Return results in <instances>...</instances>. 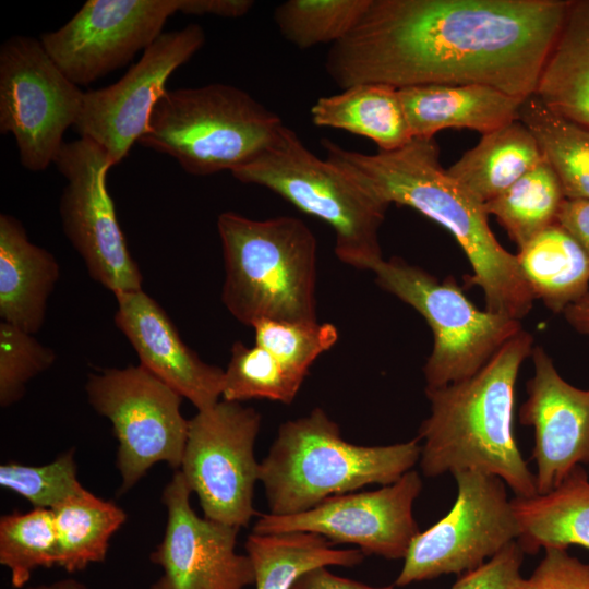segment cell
<instances>
[{"label":"cell","instance_id":"27","mask_svg":"<svg viewBox=\"0 0 589 589\" xmlns=\"http://www.w3.org/2000/svg\"><path fill=\"white\" fill-rule=\"evenodd\" d=\"M334 543L313 532L251 533L247 555L254 568L255 589H291L305 572L320 566L353 567L364 553L360 549H334Z\"/></svg>","mask_w":589,"mask_h":589},{"label":"cell","instance_id":"7","mask_svg":"<svg viewBox=\"0 0 589 589\" xmlns=\"http://www.w3.org/2000/svg\"><path fill=\"white\" fill-rule=\"evenodd\" d=\"M231 173L329 225L335 253L345 264L372 271L384 259L378 230L389 205L334 163L318 158L287 125L271 147Z\"/></svg>","mask_w":589,"mask_h":589},{"label":"cell","instance_id":"28","mask_svg":"<svg viewBox=\"0 0 589 589\" xmlns=\"http://www.w3.org/2000/svg\"><path fill=\"white\" fill-rule=\"evenodd\" d=\"M59 541L58 567L83 570L106 558L109 541L125 522V512L86 489L51 509Z\"/></svg>","mask_w":589,"mask_h":589},{"label":"cell","instance_id":"24","mask_svg":"<svg viewBox=\"0 0 589 589\" xmlns=\"http://www.w3.org/2000/svg\"><path fill=\"white\" fill-rule=\"evenodd\" d=\"M313 124L348 131L394 151L412 140L398 88L364 83L320 97L311 107Z\"/></svg>","mask_w":589,"mask_h":589},{"label":"cell","instance_id":"26","mask_svg":"<svg viewBox=\"0 0 589 589\" xmlns=\"http://www.w3.org/2000/svg\"><path fill=\"white\" fill-rule=\"evenodd\" d=\"M516 257L534 299L554 313H563L589 293L588 257L558 223L521 247Z\"/></svg>","mask_w":589,"mask_h":589},{"label":"cell","instance_id":"18","mask_svg":"<svg viewBox=\"0 0 589 589\" xmlns=\"http://www.w3.org/2000/svg\"><path fill=\"white\" fill-rule=\"evenodd\" d=\"M530 357L534 373L519 421L534 430L537 494H545L576 466H589V388L566 382L542 347H533Z\"/></svg>","mask_w":589,"mask_h":589},{"label":"cell","instance_id":"8","mask_svg":"<svg viewBox=\"0 0 589 589\" xmlns=\"http://www.w3.org/2000/svg\"><path fill=\"white\" fill-rule=\"evenodd\" d=\"M372 272L383 289L412 306L431 327L433 349L423 366L426 388L471 377L522 330L520 321L478 309L453 277L440 281L398 257L381 260Z\"/></svg>","mask_w":589,"mask_h":589},{"label":"cell","instance_id":"25","mask_svg":"<svg viewBox=\"0 0 589 589\" xmlns=\"http://www.w3.org/2000/svg\"><path fill=\"white\" fill-rule=\"evenodd\" d=\"M543 160L539 145L519 120L483 134L447 173L485 204Z\"/></svg>","mask_w":589,"mask_h":589},{"label":"cell","instance_id":"32","mask_svg":"<svg viewBox=\"0 0 589 589\" xmlns=\"http://www.w3.org/2000/svg\"><path fill=\"white\" fill-rule=\"evenodd\" d=\"M304 378L305 375L287 366L264 348L236 341L224 370L221 398L237 402L259 398L290 404Z\"/></svg>","mask_w":589,"mask_h":589},{"label":"cell","instance_id":"4","mask_svg":"<svg viewBox=\"0 0 589 589\" xmlns=\"http://www.w3.org/2000/svg\"><path fill=\"white\" fill-rule=\"evenodd\" d=\"M420 441L362 446L345 441L339 425L322 408L283 423L260 462L269 514L293 515L324 500L365 485H387L412 470Z\"/></svg>","mask_w":589,"mask_h":589},{"label":"cell","instance_id":"20","mask_svg":"<svg viewBox=\"0 0 589 589\" xmlns=\"http://www.w3.org/2000/svg\"><path fill=\"white\" fill-rule=\"evenodd\" d=\"M398 92L412 139H433L445 129L486 134L518 120L525 100L481 84H426Z\"/></svg>","mask_w":589,"mask_h":589},{"label":"cell","instance_id":"34","mask_svg":"<svg viewBox=\"0 0 589 589\" xmlns=\"http://www.w3.org/2000/svg\"><path fill=\"white\" fill-rule=\"evenodd\" d=\"M252 327L255 345L305 376L312 363L338 340L337 327L318 321L293 323L264 320Z\"/></svg>","mask_w":589,"mask_h":589},{"label":"cell","instance_id":"6","mask_svg":"<svg viewBox=\"0 0 589 589\" xmlns=\"http://www.w3.org/2000/svg\"><path fill=\"white\" fill-rule=\"evenodd\" d=\"M284 123L245 91L212 83L166 89L149 118L142 146L175 158L184 171H233L264 153Z\"/></svg>","mask_w":589,"mask_h":589},{"label":"cell","instance_id":"42","mask_svg":"<svg viewBox=\"0 0 589 589\" xmlns=\"http://www.w3.org/2000/svg\"><path fill=\"white\" fill-rule=\"evenodd\" d=\"M568 324L578 333L589 336V293L563 312Z\"/></svg>","mask_w":589,"mask_h":589},{"label":"cell","instance_id":"2","mask_svg":"<svg viewBox=\"0 0 589 589\" xmlns=\"http://www.w3.org/2000/svg\"><path fill=\"white\" fill-rule=\"evenodd\" d=\"M326 159L348 172L385 203L411 207L447 229L464 250L472 275L468 286L482 289L485 310L520 321L536 300L516 255L490 228L484 204L440 164L433 139L413 137L394 151L364 154L324 139Z\"/></svg>","mask_w":589,"mask_h":589},{"label":"cell","instance_id":"33","mask_svg":"<svg viewBox=\"0 0 589 589\" xmlns=\"http://www.w3.org/2000/svg\"><path fill=\"white\" fill-rule=\"evenodd\" d=\"M371 0H288L276 7L274 21L283 37L300 49L342 39Z\"/></svg>","mask_w":589,"mask_h":589},{"label":"cell","instance_id":"14","mask_svg":"<svg viewBox=\"0 0 589 589\" xmlns=\"http://www.w3.org/2000/svg\"><path fill=\"white\" fill-rule=\"evenodd\" d=\"M205 43L197 24L163 33L116 83L84 92L74 129L99 145L111 166L120 164L146 132L170 75Z\"/></svg>","mask_w":589,"mask_h":589},{"label":"cell","instance_id":"19","mask_svg":"<svg viewBox=\"0 0 589 589\" xmlns=\"http://www.w3.org/2000/svg\"><path fill=\"white\" fill-rule=\"evenodd\" d=\"M115 322L140 365L188 398L197 410L219 401L224 370L204 362L181 339L164 309L143 290L116 294Z\"/></svg>","mask_w":589,"mask_h":589},{"label":"cell","instance_id":"36","mask_svg":"<svg viewBox=\"0 0 589 589\" xmlns=\"http://www.w3.org/2000/svg\"><path fill=\"white\" fill-rule=\"evenodd\" d=\"M56 353L31 333L10 323H0V405L7 408L17 402L26 384L49 369Z\"/></svg>","mask_w":589,"mask_h":589},{"label":"cell","instance_id":"37","mask_svg":"<svg viewBox=\"0 0 589 589\" xmlns=\"http://www.w3.org/2000/svg\"><path fill=\"white\" fill-rule=\"evenodd\" d=\"M515 589H589V564L566 549H544L537 568L528 578L521 577Z\"/></svg>","mask_w":589,"mask_h":589},{"label":"cell","instance_id":"41","mask_svg":"<svg viewBox=\"0 0 589 589\" xmlns=\"http://www.w3.org/2000/svg\"><path fill=\"white\" fill-rule=\"evenodd\" d=\"M327 566H320L301 575L291 589H395L393 585L371 587L365 584L339 577L329 572Z\"/></svg>","mask_w":589,"mask_h":589},{"label":"cell","instance_id":"38","mask_svg":"<svg viewBox=\"0 0 589 589\" xmlns=\"http://www.w3.org/2000/svg\"><path fill=\"white\" fill-rule=\"evenodd\" d=\"M525 552L513 541L480 567L462 574L452 589H515Z\"/></svg>","mask_w":589,"mask_h":589},{"label":"cell","instance_id":"10","mask_svg":"<svg viewBox=\"0 0 589 589\" xmlns=\"http://www.w3.org/2000/svg\"><path fill=\"white\" fill-rule=\"evenodd\" d=\"M84 92L67 77L40 40L13 36L0 47V132L12 134L21 165L43 171L53 164L74 127Z\"/></svg>","mask_w":589,"mask_h":589},{"label":"cell","instance_id":"35","mask_svg":"<svg viewBox=\"0 0 589 589\" xmlns=\"http://www.w3.org/2000/svg\"><path fill=\"white\" fill-rule=\"evenodd\" d=\"M74 450L44 466L7 462L0 466V484L26 498L34 508L53 509L84 488L77 480Z\"/></svg>","mask_w":589,"mask_h":589},{"label":"cell","instance_id":"22","mask_svg":"<svg viewBox=\"0 0 589 589\" xmlns=\"http://www.w3.org/2000/svg\"><path fill=\"white\" fill-rule=\"evenodd\" d=\"M512 506L519 527L516 541L525 553L573 544L589 549V474L582 466L551 492L515 496Z\"/></svg>","mask_w":589,"mask_h":589},{"label":"cell","instance_id":"3","mask_svg":"<svg viewBox=\"0 0 589 589\" xmlns=\"http://www.w3.org/2000/svg\"><path fill=\"white\" fill-rule=\"evenodd\" d=\"M533 338L521 330L469 378L426 388L430 416L417 438L425 477L479 471L501 478L516 496L537 494L534 473L518 448L514 433L515 385Z\"/></svg>","mask_w":589,"mask_h":589},{"label":"cell","instance_id":"30","mask_svg":"<svg viewBox=\"0 0 589 589\" xmlns=\"http://www.w3.org/2000/svg\"><path fill=\"white\" fill-rule=\"evenodd\" d=\"M561 181L543 158L497 197L486 202L488 215H494L518 249L557 223L565 201Z\"/></svg>","mask_w":589,"mask_h":589},{"label":"cell","instance_id":"43","mask_svg":"<svg viewBox=\"0 0 589 589\" xmlns=\"http://www.w3.org/2000/svg\"><path fill=\"white\" fill-rule=\"evenodd\" d=\"M24 589H89L85 584L73 579L65 578L51 584H43L38 586L26 587Z\"/></svg>","mask_w":589,"mask_h":589},{"label":"cell","instance_id":"12","mask_svg":"<svg viewBox=\"0 0 589 589\" xmlns=\"http://www.w3.org/2000/svg\"><path fill=\"white\" fill-rule=\"evenodd\" d=\"M453 476L457 482L453 507L414 537L396 586L473 570L517 540L519 527L505 482L471 470Z\"/></svg>","mask_w":589,"mask_h":589},{"label":"cell","instance_id":"5","mask_svg":"<svg viewBox=\"0 0 589 589\" xmlns=\"http://www.w3.org/2000/svg\"><path fill=\"white\" fill-rule=\"evenodd\" d=\"M217 230L225 265L221 300L237 321L317 322L316 239L301 219L256 220L225 212Z\"/></svg>","mask_w":589,"mask_h":589},{"label":"cell","instance_id":"11","mask_svg":"<svg viewBox=\"0 0 589 589\" xmlns=\"http://www.w3.org/2000/svg\"><path fill=\"white\" fill-rule=\"evenodd\" d=\"M261 420L254 408L224 399L189 420L179 471L205 518L240 529L259 515L253 507L260 469L254 445Z\"/></svg>","mask_w":589,"mask_h":589},{"label":"cell","instance_id":"16","mask_svg":"<svg viewBox=\"0 0 589 589\" xmlns=\"http://www.w3.org/2000/svg\"><path fill=\"white\" fill-rule=\"evenodd\" d=\"M178 10L179 0H88L39 40L69 80L87 85L151 46Z\"/></svg>","mask_w":589,"mask_h":589},{"label":"cell","instance_id":"31","mask_svg":"<svg viewBox=\"0 0 589 589\" xmlns=\"http://www.w3.org/2000/svg\"><path fill=\"white\" fill-rule=\"evenodd\" d=\"M59 553L50 509L33 508L1 516L0 563L9 569L13 588H24L38 568L58 567Z\"/></svg>","mask_w":589,"mask_h":589},{"label":"cell","instance_id":"29","mask_svg":"<svg viewBox=\"0 0 589 589\" xmlns=\"http://www.w3.org/2000/svg\"><path fill=\"white\" fill-rule=\"evenodd\" d=\"M518 120L534 136L565 197L589 200V129L554 112L536 95L521 103Z\"/></svg>","mask_w":589,"mask_h":589},{"label":"cell","instance_id":"23","mask_svg":"<svg viewBox=\"0 0 589 589\" xmlns=\"http://www.w3.org/2000/svg\"><path fill=\"white\" fill-rule=\"evenodd\" d=\"M534 95L554 112L589 129V0H568Z\"/></svg>","mask_w":589,"mask_h":589},{"label":"cell","instance_id":"39","mask_svg":"<svg viewBox=\"0 0 589 589\" xmlns=\"http://www.w3.org/2000/svg\"><path fill=\"white\" fill-rule=\"evenodd\" d=\"M557 223L576 239L589 261V200L565 199Z\"/></svg>","mask_w":589,"mask_h":589},{"label":"cell","instance_id":"21","mask_svg":"<svg viewBox=\"0 0 589 589\" xmlns=\"http://www.w3.org/2000/svg\"><path fill=\"white\" fill-rule=\"evenodd\" d=\"M60 276L56 257L29 241L22 223L0 215V316L21 329L37 333L49 296Z\"/></svg>","mask_w":589,"mask_h":589},{"label":"cell","instance_id":"15","mask_svg":"<svg viewBox=\"0 0 589 589\" xmlns=\"http://www.w3.org/2000/svg\"><path fill=\"white\" fill-rule=\"evenodd\" d=\"M421 490L419 473L409 470L392 484L334 495L305 512L286 516L261 514L252 532H313L334 544H356L364 554L405 558L420 532L412 507Z\"/></svg>","mask_w":589,"mask_h":589},{"label":"cell","instance_id":"40","mask_svg":"<svg viewBox=\"0 0 589 589\" xmlns=\"http://www.w3.org/2000/svg\"><path fill=\"white\" fill-rule=\"evenodd\" d=\"M254 5L252 0H179L178 12L187 15L240 17Z\"/></svg>","mask_w":589,"mask_h":589},{"label":"cell","instance_id":"1","mask_svg":"<svg viewBox=\"0 0 589 589\" xmlns=\"http://www.w3.org/2000/svg\"><path fill=\"white\" fill-rule=\"evenodd\" d=\"M568 0H371L326 55L347 87L481 84L534 95Z\"/></svg>","mask_w":589,"mask_h":589},{"label":"cell","instance_id":"9","mask_svg":"<svg viewBox=\"0 0 589 589\" xmlns=\"http://www.w3.org/2000/svg\"><path fill=\"white\" fill-rule=\"evenodd\" d=\"M85 389L88 402L111 422L118 440L121 493L157 462L180 469L189 431L180 394L140 364L91 373Z\"/></svg>","mask_w":589,"mask_h":589},{"label":"cell","instance_id":"44","mask_svg":"<svg viewBox=\"0 0 589 589\" xmlns=\"http://www.w3.org/2000/svg\"><path fill=\"white\" fill-rule=\"evenodd\" d=\"M587 471H588V474H589V466H588V470H587Z\"/></svg>","mask_w":589,"mask_h":589},{"label":"cell","instance_id":"17","mask_svg":"<svg viewBox=\"0 0 589 589\" xmlns=\"http://www.w3.org/2000/svg\"><path fill=\"white\" fill-rule=\"evenodd\" d=\"M191 493L179 470L163 491L167 525L151 554L163 574L149 589H245L254 585L250 557L236 552L239 528L196 515Z\"/></svg>","mask_w":589,"mask_h":589},{"label":"cell","instance_id":"13","mask_svg":"<svg viewBox=\"0 0 589 589\" xmlns=\"http://www.w3.org/2000/svg\"><path fill=\"white\" fill-rule=\"evenodd\" d=\"M53 164L67 180L59 212L65 237L89 276L113 294L142 290L143 275L131 255L107 189L112 167L95 142L64 143Z\"/></svg>","mask_w":589,"mask_h":589}]
</instances>
